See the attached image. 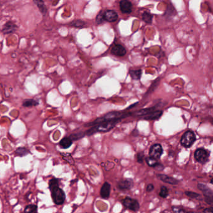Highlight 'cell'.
Listing matches in <instances>:
<instances>
[{
  "label": "cell",
  "instance_id": "6da1fadb",
  "mask_svg": "<svg viewBox=\"0 0 213 213\" xmlns=\"http://www.w3.org/2000/svg\"><path fill=\"white\" fill-rule=\"evenodd\" d=\"M59 179L52 178L49 181V189L51 193L52 200L56 205H62L66 199V194L63 190L59 188Z\"/></svg>",
  "mask_w": 213,
  "mask_h": 213
},
{
  "label": "cell",
  "instance_id": "7a4b0ae2",
  "mask_svg": "<svg viewBox=\"0 0 213 213\" xmlns=\"http://www.w3.org/2000/svg\"><path fill=\"white\" fill-rule=\"evenodd\" d=\"M129 116H131V112H119V111H113V112H110L108 114H106V115H104L103 117L99 118L94 120L93 122L89 123L85 126L86 127L88 126H92L96 125L98 124H100L103 122H105V121H114V120H120L122 119L123 118H125L126 117H128Z\"/></svg>",
  "mask_w": 213,
  "mask_h": 213
},
{
  "label": "cell",
  "instance_id": "3957f363",
  "mask_svg": "<svg viewBox=\"0 0 213 213\" xmlns=\"http://www.w3.org/2000/svg\"><path fill=\"white\" fill-rule=\"evenodd\" d=\"M120 120H114V121H108L105 122L101 123L96 125L93 126L92 128H91L87 130L85 133V134L89 136L93 135L98 132L100 133H106L110 131L114 127H115Z\"/></svg>",
  "mask_w": 213,
  "mask_h": 213
},
{
  "label": "cell",
  "instance_id": "277c9868",
  "mask_svg": "<svg viewBox=\"0 0 213 213\" xmlns=\"http://www.w3.org/2000/svg\"><path fill=\"white\" fill-rule=\"evenodd\" d=\"M196 141V136L191 131H188L182 135L181 143L185 148L191 147Z\"/></svg>",
  "mask_w": 213,
  "mask_h": 213
},
{
  "label": "cell",
  "instance_id": "5b68a950",
  "mask_svg": "<svg viewBox=\"0 0 213 213\" xmlns=\"http://www.w3.org/2000/svg\"><path fill=\"white\" fill-rule=\"evenodd\" d=\"M122 203L126 208L133 211H138L140 207L138 201L130 197H126L122 201Z\"/></svg>",
  "mask_w": 213,
  "mask_h": 213
},
{
  "label": "cell",
  "instance_id": "8992f818",
  "mask_svg": "<svg viewBox=\"0 0 213 213\" xmlns=\"http://www.w3.org/2000/svg\"><path fill=\"white\" fill-rule=\"evenodd\" d=\"M209 156V153L208 151L204 149V148L197 149L194 153V158L196 160L201 163L205 164L208 159Z\"/></svg>",
  "mask_w": 213,
  "mask_h": 213
},
{
  "label": "cell",
  "instance_id": "52a82bcc",
  "mask_svg": "<svg viewBox=\"0 0 213 213\" xmlns=\"http://www.w3.org/2000/svg\"><path fill=\"white\" fill-rule=\"evenodd\" d=\"M197 188L202 192L203 195L206 197V202L207 203L210 204L213 202V190L211 189L207 186L200 183L197 184Z\"/></svg>",
  "mask_w": 213,
  "mask_h": 213
},
{
  "label": "cell",
  "instance_id": "ba28073f",
  "mask_svg": "<svg viewBox=\"0 0 213 213\" xmlns=\"http://www.w3.org/2000/svg\"><path fill=\"white\" fill-rule=\"evenodd\" d=\"M163 148L161 144H155L152 146L149 149V156L158 159L163 154Z\"/></svg>",
  "mask_w": 213,
  "mask_h": 213
},
{
  "label": "cell",
  "instance_id": "9c48e42d",
  "mask_svg": "<svg viewBox=\"0 0 213 213\" xmlns=\"http://www.w3.org/2000/svg\"><path fill=\"white\" fill-rule=\"evenodd\" d=\"M111 53L115 56L122 57L126 55L127 51L123 45L120 44H115L111 48Z\"/></svg>",
  "mask_w": 213,
  "mask_h": 213
},
{
  "label": "cell",
  "instance_id": "30bf717a",
  "mask_svg": "<svg viewBox=\"0 0 213 213\" xmlns=\"http://www.w3.org/2000/svg\"><path fill=\"white\" fill-rule=\"evenodd\" d=\"M133 184V181L131 179H121L118 182L117 188L121 191H126L131 189Z\"/></svg>",
  "mask_w": 213,
  "mask_h": 213
},
{
  "label": "cell",
  "instance_id": "8fae6325",
  "mask_svg": "<svg viewBox=\"0 0 213 213\" xmlns=\"http://www.w3.org/2000/svg\"><path fill=\"white\" fill-rule=\"evenodd\" d=\"M119 8L124 14H130L133 11V4L129 0H121Z\"/></svg>",
  "mask_w": 213,
  "mask_h": 213
},
{
  "label": "cell",
  "instance_id": "7c38bea8",
  "mask_svg": "<svg viewBox=\"0 0 213 213\" xmlns=\"http://www.w3.org/2000/svg\"><path fill=\"white\" fill-rule=\"evenodd\" d=\"M17 28H18L17 25L15 24L14 22L10 21L6 22L5 25H4V26L2 29V32L4 34H11V33H13L16 32Z\"/></svg>",
  "mask_w": 213,
  "mask_h": 213
},
{
  "label": "cell",
  "instance_id": "4fadbf2b",
  "mask_svg": "<svg viewBox=\"0 0 213 213\" xmlns=\"http://www.w3.org/2000/svg\"><path fill=\"white\" fill-rule=\"evenodd\" d=\"M104 15L105 21L108 22H114L116 21L118 19V13L114 10H106L104 11Z\"/></svg>",
  "mask_w": 213,
  "mask_h": 213
},
{
  "label": "cell",
  "instance_id": "5bb4252c",
  "mask_svg": "<svg viewBox=\"0 0 213 213\" xmlns=\"http://www.w3.org/2000/svg\"><path fill=\"white\" fill-rule=\"evenodd\" d=\"M111 192V184L108 182H104L100 190V196L103 199L107 200L110 197Z\"/></svg>",
  "mask_w": 213,
  "mask_h": 213
},
{
  "label": "cell",
  "instance_id": "9a60e30c",
  "mask_svg": "<svg viewBox=\"0 0 213 213\" xmlns=\"http://www.w3.org/2000/svg\"><path fill=\"white\" fill-rule=\"evenodd\" d=\"M156 107H152V108H146V109H142L140 110L139 111H135L134 112H131V116L134 117H143L144 116H146L150 112H153L155 111Z\"/></svg>",
  "mask_w": 213,
  "mask_h": 213
},
{
  "label": "cell",
  "instance_id": "2e32d148",
  "mask_svg": "<svg viewBox=\"0 0 213 213\" xmlns=\"http://www.w3.org/2000/svg\"><path fill=\"white\" fill-rule=\"evenodd\" d=\"M157 178L160 179L161 181H162L163 182H166V183H168L170 184H178L179 181H178L177 179H174L172 177L167 176V175H164V174H158L157 175Z\"/></svg>",
  "mask_w": 213,
  "mask_h": 213
},
{
  "label": "cell",
  "instance_id": "e0dca14e",
  "mask_svg": "<svg viewBox=\"0 0 213 213\" xmlns=\"http://www.w3.org/2000/svg\"><path fill=\"white\" fill-rule=\"evenodd\" d=\"M176 14L177 11L176 9H175V8L171 3H170L168 6H167V8L163 14V16L166 18L167 19H171Z\"/></svg>",
  "mask_w": 213,
  "mask_h": 213
},
{
  "label": "cell",
  "instance_id": "ac0fdd59",
  "mask_svg": "<svg viewBox=\"0 0 213 213\" xmlns=\"http://www.w3.org/2000/svg\"><path fill=\"white\" fill-rule=\"evenodd\" d=\"M163 115L162 111H154L150 112L148 115L143 116V119L146 120H155L158 119Z\"/></svg>",
  "mask_w": 213,
  "mask_h": 213
},
{
  "label": "cell",
  "instance_id": "d6986e66",
  "mask_svg": "<svg viewBox=\"0 0 213 213\" xmlns=\"http://www.w3.org/2000/svg\"><path fill=\"white\" fill-rule=\"evenodd\" d=\"M73 140L70 137H64L59 142V145L63 149H68L73 144Z\"/></svg>",
  "mask_w": 213,
  "mask_h": 213
},
{
  "label": "cell",
  "instance_id": "ffe728a7",
  "mask_svg": "<svg viewBox=\"0 0 213 213\" xmlns=\"http://www.w3.org/2000/svg\"><path fill=\"white\" fill-rule=\"evenodd\" d=\"M34 4L38 8L40 11L43 15H46L47 13V8L46 7L43 0H33Z\"/></svg>",
  "mask_w": 213,
  "mask_h": 213
},
{
  "label": "cell",
  "instance_id": "44dd1931",
  "mask_svg": "<svg viewBox=\"0 0 213 213\" xmlns=\"http://www.w3.org/2000/svg\"><path fill=\"white\" fill-rule=\"evenodd\" d=\"M153 15L149 11H145L142 14V20L147 24H151L153 22Z\"/></svg>",
  "mask_w": 213,
  "mask_h": 213
},
{
  "label": "cell",
  "instance_id": "7402d4cb",
  "mask_svg": "<svg viewBox=\"0 0 213 213\" xmlns=\"http://www.w3.org/2000/svg\"><path fill=\"white\" fill-rule=\"evenodd\" d=\"M129 74L133 80H139L141 79L142 75L141 70H131L129 71Z\"/></svg>",
  "mask_w": 213,
  "mask_h": 213
},
{
  "label": "cell",
  "instance_id": "603a6c76",
  "mask_svg": "<svg viewBox=\"0 0 213 213\" xmlns=\"http://www.w3.org/2000/svg\"><path fill=\"white\" fill-rule=\"evenodd\" d=\"M39 104V102L33 99H26L23 102H22V106L24 107H33V106H36Z\"/></svg>",
  "mask_w": 213,
  "mask_h": 213
},
{
  "label": "cell",
  "instance_id": "cb8c5ba5",
  "mask_svg": "<svg viewBox=\"0 0 213 213\" xmlns=\"http://www.w3.org/2000/svg\"><path fill=\"white\" fill-rule=\"evenodd\" d=\"M70 25L71 26L75 27V28H82L85 26L86 22L82 20H74L72 22H71Z\"/></svg>",
  "mask_w": 213,
  "mask_h": 213
},
{
  "label": "cell",
  "instance_id": "d4e9b609",
  "mask_svg": "<svg viewBox=\"0 0 213 213\" xmlns=\"http://www.w3.org/2000/svg\"><path fill=\"white\" fill-rule=\"evenodd\" d=\"M29 153V151L26 148H18L15 151V154L16 155L22 157L25 156V155H27Z\"/></svg>",
  "mask_w": 213,
  "mask_h": 213
},
{
  "label": "cell",
  "instance_id": "484cf974",
  "mask_svg": "<svg viewBox=\"0 0 213 213\" xmlns=\"http://www.w3.org/2000/svg\"><path fill=\"white\" fill-rule=\"evenodd\" d=\"M146 161L147 164H148V166H149L151 167H154V168L157 164H158V159H156L154 158H152L151 156L146 158Z\"/></svg>",
  "mask_w": 213,
  "mask_h": 213
},
{
  "label": "cell",
  "instance_id": "4316f807",
  "mask_svg": "<svg viewBox=\"0 0 213 213\" xmlns=\"http://www.w3.org/2000/svg\"><path fill=\"white\" fill-rule=\"evenodd\" d=\"M38 210V206L35 204H29L25 208V212H36Z\"/></svg>",
  "mask_w": 213,
  "mask_h": 213
},
{
  "label": "cell",
  "instance_id": "83f0119b",
  "mask_svg": "<svg viewBox=\"0 0 213 213\" xmlns=\"http://www.w3.org/2000/svg\"><path fill=\"white\" fill-rule=\"evenodd\" d=\"M104 13V11H101L100 13H99V14L97 15V16L96 18V22L97 25L102 24L103 22L105 21Z\"/></svg>",
  "mask_w": 213,
  "mask_h": 213
},
{
  "label": "cell",
  "instance_id": "f1b7e54d",
  "mask_svg": "<svg viewBox=\"0 0 213 213\" xmlns=\"http://www.w3.org/2000/svg\"><path fill=\"white\" fill-rule=\"evenodd\" d=\"M85 133H82V132H80L78 133H74V134H72L70 135V138H71V140L73 141H76L78 140L81 139L82 138H83L85 136Z\"/></svg>",
  "mask_w": 213,
  "mask_h": 213
},
{
  "label": "cell",
  "instance_id": "f546056e",
  "mask_svg": "<svg viewBox=\"0 0 213 213\" xmlns=\"http://www.w3.org/2000/svg\"><path fill=\"white\" fill-rule=\"evenodd\" d=\"M168 194H169L168 189L166 186H162L161 188L160 193H159V196H160L161 197H163V198H166V197H168Z\"/></svg>",
  "mask_w": 213,
  "mask_h": 213
},
{
  "label": "cell",
  "instance_id": "4dcf8cb0",
  "mask_svg": "<svg viewBox=\"0 0 213 213\" xmlns=\"http://www.w3.org/2000/svg\"><path fill=\"white\" fill-rule=\"evenodd\" d=\"M185 194L186 196L188 197H191L192 199H199V197H201V195L196 193L194 192H191V191H186Z\"/></svg>",
  "mask_w": 213,
  "mask_h": 213
},
{
  "label": "cell",
  "instance_id": "1f68e13d",
  "mask_svg": "<svg viewBox=\"0 0 213 213\" xmlns=\"http://www.w3.org/2000/svg\"><path fill=\"white\" fill-rule=\"evenodd\" d=\"M159 81H160V78H157L156 80H154V81H153V82L152 83V85H151V86H150V88H149L148 91L147 92V93H149V91H152V90H153V91L154 89L158 86V85H159Z\"/></svg>",
  "mask_w": 213,
  "mask_h": 213
},
{
  "label": "cell",
  "instance_id": "d6a6232c",
  "mask_svg": "<svg viewBox=\"0 0 213 213\" xmlns=\"http://www.w3.org/2000/svg\"><path fill=\"white\" fill-rule=\"evenodd\" d=\"M144 157V155L143 153H139L137 154V161L139 163H142L143 162V158Z\"/></svg>",
  "mask_w": 213,
  "mask_h": 213
},
{
  "label": "cell",
  "instance_id": "836d02e7",
  "mask_svg": "<svg viewBox=\"0 0 213 213\" xmlns=\"http://www.w3.org/2000/svg\"><path fill=\"white\" fill-rule=\"evenodd\" d=\"M172 210L174 212H178V213H179V212H185V211L183 209L177 207V206L172 207Z\"/></svg>",
  "mask_w": 213,
  "mask_h": 213
},
{
  "label": "cell",
  "instance_id": "e575fe53",
  "mask_svg": "<svg viewBox=\"0 0 213 213\" xmlns=\"http://www.w3.org/2000/svg\"><path fill=\"white\" fill-rule=\"evenodd\" d=\"M153 189H154V186H153V184H148L146 188V191L148 192H151Z\"/></svg>",
  "mask_w": 213,
  "mask_h": 213
},
{
  "label": "cell",
  "instance_id": "d590c367",
  "mask_svg": "<svg viewBox=\"0 0 213 213\" xmlns=\"http://www.w3.org/2000/svg\"><path fill=\"white\" fill-rule=\"evenodd\" d=\"M204 212H213V207H211L209 208H206L204 210Z\"/></svg>",
  "mask_w": 213,
  "mask_h": 213
},
{
  "label": "cell",
  "instance_id": "8d00e7d4",
  "mask_svg": "<svg viewBox=\"0 0 213 213\" xmlns=\"http://www.w3.org/2000/svg\"><path fill=\"white\" fill-rule=\"evenodd\" d=\"M211 183L213 184V178H212V179H211Z\"/></svg>",
  "mask_w": 213,
  "mask_h": 213
}]
</instances>
